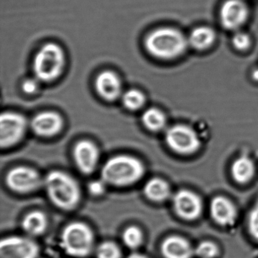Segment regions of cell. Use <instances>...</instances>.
I'll list each match as a JSON object with an SVG mask.
<instances>
[{
	"label": "cell",
	"instance_id": "cell-1",
	"mask_svg": "<svg viewBox=\"0 0 258 258\" xmlns=\"http://www.w3.org/2000/svg\"><path fill=\"white\" fill-rule=\"evenodd\" d=\"M43 185L49 200L57 208L64 211L75 209L81 200L78 182L64 172L54 170L46 175Z\"/></svg>",
	"mask_w": 258,
	"mask_h": 258
},
{
	"label": "cell",
	"instance_id": "cell-2",
	"mask_svg": "<svg viewBox=\"0 0 258 258\" xmlns=\"http://www.w3.org/2000/svg\"><path fill=\"white\" fill-rule=\"evenodd\" d=\"M145 173L143 163L130 155H117L107 161L101 171L102 180L114 186H128L138 182Z\"/></svg>",
	"mask_w": 258,
	"mask_h": 258
},
{
	"label": "cell",
	"instance_id": "cell-3",
	"mask_svg": "<svg viewBox=\"0 0 258 258\" xmlns=\"http://www.w3.org/2000/svg\"><path fill=\"white\" fill-rule=\"evenodd\" d=\"M188 40L177 30L160 28L151 33L146 40L148 52L160 59H173L184 53Z\"/></svg>",
	"mask_w": 258,
	"mask_h": 258
},
{
	"label": "cell",
	"instance_id": "cell-4",
	"mask_svg": "<svg viewBox=\"0 0 258 258\" xmlns=\"http://www.w3.org/2000/svg\"><path fill=\"white\" fill-rule=\"evenodd\" d=\"M94 241L93 231L82 222L69 223L61 233V247L74 257L88 256L94 247Z\"/></svg>",
	"mask_w": 258,
	"mask_h": 258
},
{
	"label": "cell",
	"instance_id": "cell-5",
	"mask_svg": "<svg viewBox=\"0 0 258 258\" xmlns=\"http://www.w3.org/2000/svg\"><path fill=\"white\" fill-rule=\"evenodd\" d=\"M66 57L62 49L55 43H47L36 55L34 71L37 79L49 82L56 79L64 69Z\"/></svg>",
	"mask_w": 258,
	"mask_h": 258
},
{
	"label": "cell",
	"instance_id": "cell-6",
	"mask_svg": "<svg viewBox=\"0 0 258 258\" xmlns=\"http://www.w3.org/2000/svg\"><path fill=\"white\" fill-rule=\"evenodd\" d=\"M165 140L169 148L179 155H192L201 147V141L196 131L185 125H176L169 128Z\"/></svg>",
	"mask_w": 258,
	"mask_h": 258
},
{
	"label": "cell",
	"instance_id": "cell-7",
	"mask_svg": "<svg viewBox=\"0 0 258 258\" xmlns=\"http://www.w3.org/2000/svg\"><path fill=\"white\" fill-rule=\"evenodd\" d=\"M26 127V119L22 114L15 112L3 113L0 117L1 147H10L20 141Z\"/></svg>",
	"mask_w": 258,
	"mask_h": 258
},
{
	"label": "cell",
	"instance_id": "cell-8",
	"mask_svg": "<svg viewBox=\"0 0 258 258\" xmlns=\"http://www.w3.org/2000/svg\"><path fill=\"white\" fill-rule=\"evenodd\" d=\"M39 252L37 243L28 237L13 235L0 243V258H37Z\"/></svg>",
	"mask_w": 258,
	"mask_h": 258
},
{
	"label": "cell",
	"instance_id": "cell-9",
	"mask_svg": "<svg viewBox=\"0 0 258 258\" xmlns=\"http://www.w3.org/2000/svg\"><path fill=\"white\" fill-rule=\"evenodd\" d=\"M6 182L10 189L19 193L35 191L43 183L38 172L28 167L12 169L6 177Z\"/></svg>",
	"mask_w": 258,
	"mask_h": 258
},
{
	"label": "cell",
	"instance_id": "cell-10",
	"mask_svg": "<svg viewBox=\"0 0 258 258\" xmlns=\"http://www.w3.org/2000/svg\"><path fill=\"white\" fill-rule=\"evenodd\" d=\"M173 206L178 217L187 221L197 220L203 211L202 199L188 189L179 190L173 196Z\"/></svg>",
	"mask_w": 258,
	"mask_h": 258
},
{
	"label": "cell",
	"instance_id": "cell-11",
	"mask_svg": "<svg viewBox=\"0 0 258 258\" xmlns=\"http://www.w3.org/2000/svg\"><path fill=\"white\" fill-rule=\"evenodd\" d=\"M248 18V9L243 0H226L220 10V19L226 29L236 30Z\"/></svg>",
	"mask_w": 258,
	"mask_h": 258
},
{
	"label": "cell",
	"instance_id": "cell-12",
	"mask_svg": "<svg viewBox=\"0 0 258 258\" xmlns=\"http://www.w3.org/2000/svg\"><path fill=\"white\" fill-rule=\"evenodd\" d=\"M74 158L78 169L84 174L94 171L99 158L97 146L88 140H83L75 146Z\"/></svg>",
	"mask_w": 258,
	"mask_h": 258
},
{
	"label": "cell",
	"instance_id": "cell-13",
	"mask_svg": "<svg viewBox=\"0 0 258 258\" xmlns=\"http://www.w3.org/2000/svg\"><path fill=\"white\" fill-rule=\"evenodd\" d=\"M210 213L216 223L222 226H231L237 219V209L235 205L223 196H217L211 201Z\"/></svg>",
	"mask_w": 258,
	"mask_h": 258
},
{
	"label": "cell",
	"instance_id": "cell-14",
	"mask_svg": "<svg viewBox=\"0 0 258 258\" xmlns=\"http://www.w3.org/2000/svg\"><path fill=\"white\" fill-rule=\"evenodd\" d=\"M63 126L61 116L52 111H46L36 115L31 122L33 131L40 137H50L56 135Z\"/></svg>",
	"mask_w": 258,
	"mask_h": 258
},
{
	"label": "cell",
	"instance_id": "cell-15",
	"mask_svg": "<svg viewBox=\"0 0 258 258\" xmlns=\"http://www.w3.org/2000/svg\"><path fill=\"white\" fill-rule=\"evenodd\" d=\"M161 253L164 258H191L194 248L188 240L179 235H170L161 244Z\"/></svg>",
	"mask_w": 258,
	"mask_h": 258
},
{
	"label": "cell",
	"instance_id": "cell-16",
	"mask_svg": "<svg viewBox=\"0 0 258 258\" xmlns=\"http://www.w3.org/2000/svg\"><path fill=\"white\" fill-rule=\"evenodd\" d=\"M96 88L103 99L113 101L118 98L121 93V83L116 74L105 71L96 78Z\"/></svg>",
	"mask_w": 258,
	"mask_h": 258
},
{
	"label": "cell",
	"instance_id": "cell-17",
	"mask_svg": "<svg viewBox=\"0 0 258 258\" xmlns=\"http://www.w3.org/2000/svg\"><path fill=\"white\" fill-rule=\"evenodd\" d=\"M231 174L234 180L238 183H247L253 179L255 174V167L253 161L248 157H239L232 163Z\"/></svg>",
	"mask_w": 258,
	"mask_h": 258
},
{
	"label": "cell",
	"instance_id": "cell-18",
	"mask_svg": "<svg viewBox=\"0 0 258 258\" xmlns=\"http://www.w3.org/2000/svg\"><path fill=\"white\" fill-rule=\"evenodd\" d=\"M22 226L25 233L30 236H39L43 235L47 229V217L41 211H32L25 216Z\"/></svg>",
	"mask_w": 258,
	"mask_h": 258
},
{
	"label": "cell",
	"instance_id": "cell-19",
	"mask_svg": "<svg viewBox=\"0 0 258 258\" xmlns=\"http://www.w3.org/2000/svg\"><path fill=\"white\" fill-rule=\"evenodd\" d=\"M144 194L152 202H163L170 197V185L164 179L153 178L145 185Z\"/></svg>",
	"mask_w": 258,
	"mask_h": 258
},
{
	"label": "cell",
	"instance_id": "cell-20",
	"mask_svg": "<svg viewBox=\"0 0 258 258\" xmlns=\"http://www.w3.org/2000/svg\"><path fill=\"white\" fill-rule=\"evenodd\" d=\"M215 33L208 27H200L191 31L188 43L198 50H205L214 43Z\"/></svg>",
	"mask_w": 258,
	"mask_h": 258
},
{
	"label": "cell",
	"instance_id": "cell-21",
	"mask_svg": "<svg viewBox=\"0 0 258 258\" xmlns=\"http://www.w3.org/2000/svg\"><path fill=\"white\" fill-rule=\"evenodd\" d=\"M143 124L151 131H160L164 129L167 119L162 111L155 108H149L142 116Z\"/></svg>",
	"mask_w": 258,
	"mask_h": 258
},
{
	"label": "cell",
	"instance_id": "cell-22",
	"mask_svg": "<svg viewBox=\"0 0 258 258\" xmlns=\"http://www.w3.org/2000/svg\"><path fill=\"white\" fill-rule=\"evenodd\" d=\"M122 238L126 247L131 249H137L143 244V232L137 226H129L123 231Z\"/></svg>",
	"mask_w": 258,
	"mask_h": 258
},
{
	"label": "cell",
	"instance_id": "cell-23",
	"mask_svg": "<svg viewBox=\"0 0 258 258\" xmlns=\"http://www.w3.org/2000/svg\"><path fill=\"white\" fill-rule=\"evenodd\" d=\"M145 96L137 90H130L123 94V103L127 109L135 111L140 109L144 105Z\"/></svg>",
	"mask_w": 258,
	"mask_h": 258
},
{
	"label": "cell",
	"instance_id": "cell-24",
	"mask_svg": "<svg viewBox=\"0 0 258 258\" xmlns=\"http://www.w3.org/2000/svg\"><path fill=\"white\" fill-rule=\"evenodd\" d=\"M195 254L199 258H215L218 256L219 247L211 241H202L194 248Z\"/></svg>",
	"mask_w": 258,
	"mask_h": 258
},
{
	"label": "cell",
	"instance_id": "cell-25",
	"mask_svg": "<svg viewBox=\"0 0 258 258\" xmlns=\"http://www.w3.org/2000/svg\"><path fill=\"white\" fill-rule=\"evenodd\" d=\"M120 247L113 241H104L98 246L97 258H121Z\"/></svg>",
	"mask_w": 258,
	"mask_h": 258
},
{
	"label": "cell",
	"instance_id": "cell-26",
	"mask_svg": "<svg viewBox=\"0 0 258 258\" xmlns=\"http://www.w3.org/2000/svg\"><path fill=\"white\" fill-rule=\"evenodd\" d=\"M247 229L250 236L258 242V200L249 212Z\"/></svg>",
	"mask_w": 258,
	"mask_h": 258
},
{
	"label": "cell",
	"instance_id": "cell-27",
	"mask_svg": "<svg viewBox=\"0 0 258 258\" xmlns=\"http://www.w3.org/2000/svg\"><path fill=\"white\" fill-rule=\"evenodd\" d=\"M232 43L238 50H246L250 46V37L244 33H237L232 39Z\"/></svg>",
	"mask_w": 258,
	"mask_h": 258
},
{
	"label": "cell",
	"instance_id": "cell-28",
	"mask_svg": "<svg viewBox=\"0 0 258 258\" xmlns=\"http://www.w3.org/2000/svg\"><path fill=\"white\" fill-rule=\"evenodd\" d=\"M105 184L106 182L102 180L92 181L89 183V191L95 196H99L103 194L105 191Z\"/></svg>",
	"mask_w": 258,
	"mask_h": 258
},
{
	"label": "cell",
	"instance_id": "cell-29",
	"mask_svg": "<svg viewBox=\"0 0 258 258\" xmlns=\"http://www.w3.org/2000/svg\"><path fill=\"white\" fill-rule=\"evenodd\" d=\"M24 92L28 93V94H33L36 93L39 88V82L37 80L28 79L24 81L23 85H22Z\"/></svg>",
	"mask_w": 258,
	"mask_h": 258
},
{
	"label": "cell",
	"instance_id": "cell-30",
	"mask_svg": "<svg viewBox=\"0 0 258 258\" xmlns=\"http://www.w3.org/2000/svg\"><path fill=\"white\" fill-rule=\"evenodd\" d=\"M127 258H148L147 256H145L143 253H133L129 255Z\"/></svg>",
	"mask_w": 258,
	"mask_h": 258
},
{
	"label": "cell",
	"instance_id": "cell-31",
	"mask_svg": "<svg viewBox=\"0 0 258 258\" xmlns=\"http://www.w3.org/2000/svg\"><path fill=\"white\" fill-rule=\"evenodd\" d=\"M253 77L256 81H258V69H256V70L253 72Z\"/></svg>",
	"mask_w": 258,
	"mask_h": 258
}]
</instances>
